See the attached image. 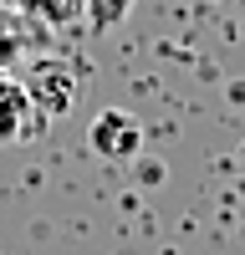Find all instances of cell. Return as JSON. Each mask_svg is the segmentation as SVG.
<instances>
[{"label": "cell", "instance_id": "2", "mask_svg": "<svg viewBox=\"0 0 245 255\" xmlns=\"http://www.w3.org/2000/svg\"><path fill=\"white\" fill-rule=\"evenodd\" d=\"M41 133H46V118L36 113V102L20 87V77H0V148L31 143Z\"/></svg>", "mask_w": 245, "mask_h": 255}, {"label": "cell", "instance_id": "1", "mask_svg": "<svg viewBox=\"0 0 245 255\" xmlns=\"http://www.w3.org/2000/svg\"><path fill=\"white\" fill-rule=\"evenodd\" d=\"M20 87L31 92L36 113L46 118V123L67 118V113L77 108V72H72L67 61H61V56H36L31 67L20 72Z\"/></svg>", "mask_w": 245, "mask_h": 255}, {"label": "cell", "instance_id": "5", "mask_svg": "<svg viewBox=\"0 0 245 255\" xmlns=\"http://www.w3.org/2000/svg\"><path fill=\"white\" fill-rule=\"evenodd\" d=\"M128 10H133V0H87V15L82 20H87L92 31H113Z\"/></svg>", "mask_w": 245, "mask_h": 255}, {"label": "cell", "instance_id": "6", "mask_svg": "<svg viewBox=\"0 0 245 255\" xmlns=\"http://www.w3.org/2000/svg\"><path fill=\"white\" fill-rule=\"evenodd\" d=\"M10 61H15V41L0 36V77H10Z\"/></svg>", "mask_w": 245, "mask_h": 255}, {"label": "cell", "instance_id": "4", "mask_svg": "<svg viewBox=\"0 0 245 255\" xmlns=\"http://www.w3.org/2000/svg\"><path fill=\"white\" fill-rule=\"evenodd\" d=\"M15 5L36 20H46V26H77L87 15V0H15Z\"/></svg>", "mask_w": 245, "mask_h": 255}, {"label": "cell", "instance_id": "3", "mask_svg": "<svg viewBox=\"0 0 245 255\" xmlns=\"http://www.w3.org/2000/svg\"><path fill=\"white\" fill-rule=\"evenodd\" d=\"M138 143H143V128L133 113H122V108H102L87 128V148L97 158H108V163H122V158H133L138 153Z\"/></svg>", "mask_w": 245, "mask_h": 255}]
</instances>
